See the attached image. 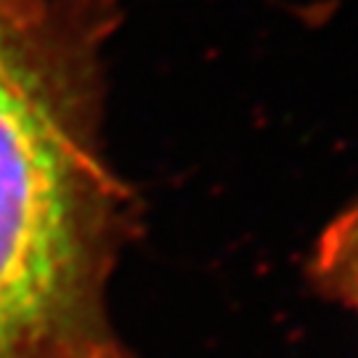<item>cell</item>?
Here are the masks:
<instances>
[{
    "label": "cell",
    "instance_id": "1",
    "mask_svg": "<svg viewBox=\"0 0 358 358\" xmlns=\"http://www.w3.org/2000/svg\"><path fill=\"white\" fill-rule=\"evenodd\" d=\"M125 0H0V358H141L112 279L141 205L106 146Z\"/></svg>",
    "mask_w": 358,
    "mask_h": 358
},
{
    "label": "cell",
    "instance_id": "2",
    "mask_svg": "<svg viewBox=\"0 0 358 358\" xmlns=\"http://www.w3.org/2000/svg\"><path fill=\"white\" fill-rule=\"evenodd\" d=\"M306 273L313 292L358 316V199L319 231Z\"/></svg>",
    "mask_w": 358,
    "mask_h": 358
}]
</instances>
